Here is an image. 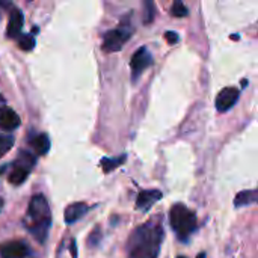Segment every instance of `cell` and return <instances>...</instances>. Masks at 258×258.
I'll use <instances>...</instances> for the list:
<instances>
[{
  "label": "cell",
  "instance_id": "1",
  "mask_svg": "<svg viewBox=\"0 0 258 258\" xmlns=\"http://www.w3.org/2000/svg\"><path fill=\"white\" fill-rule=\"evenodd\" d=\"M163 227L156 222H145L128 237L127 258H157L163 242Z\"/></svg>",
  "mask_w": 258,
  "mask_h": 258
},
{
  "label": "cell",
  "instance_id": "2",
  "mask_svg": "<svg viewBox=\"0 0 258 258\" xmlns=\"http://www.w3.org/2000/svg\"><path fill=\"white\" fill-rule=\"evenodd\" d=\"M24 225L39 243H45L51 227V212L44 195H35L30 200L24 218Z\"/></svg>",
  "mask_w": 258,
  "mask_h": 258
},
{
  "label": "cell",
  "instance_id": "3",
  "mask_svg": "<svg viewBox=\"0 0 258 258\" xmlns=\"http://www.w3.org/2000/svg\"><path fill=\"white\" fill-rule=\"evenodd\" d=\"M169 222L180 240H186L198 228L197 215L183 204L172 206L169 212Z\"/></svg>",
  "mask_w": 258,
  "mask_h": 258
},
{
  "label": "cell",
  "instance_id": "4",
  "mask_svg": "<svg viewBox=\"0 0 258 258\" xmlns=\"http://www.w3.org/2000/svg\"><path fill=\"white\" fill-rule=\"evenodd\" d=\"M35 163H36V157L32 153H27V151L20 153V156L14 162L12 169L9 172V177H8L9 183L14 184V186L23 184L27 180L29 174L32 172Z\"/></svg>",
  "mask_w": 258,
  "mask_h": 258
},
{
  "label": "cell",
  "instance_id": "5",
  "mask_svg": "<svg viewBox=\"0 0 258 258\" xmlns=\"http://www.w3.org/2000/svg\"><path fill=\"white\" fill-rule=\"evenodd\" d=\"M132 35V29L128 27L127 23H122L118 29L109 30L104 38H103V50L107 53H113V51H119L122 48V45L128 41Z\"/></svg>",
  "mask_w": 258,
  "mask_h": 258
},
{
  "label": "cell",
  "instance_id": "6",
  "mask_svg": "<svg viewBox=\"0 0 258 258\" xmlns=\"http://www.w3.org/2000/svg\"><path fill=\"white\" fill-rule=\"evenodd\" d=\"M153 63V57L148 51L147 47H141L135 51V54L132 56L130 60V68H132V79L133 82H136L139 79V76L144 73V70H147L150 65Z\"/></svg>",
  "mask_w": 258,
  "mask_h": 258
},
{
  "label": "cell",
  "instance_id": "7",
  "mask_svg": "<svg viewBox=\"0 0 258 258\" xmlns=\"http://www.w3.org/2000/svg\"><path fill=\"white\" fill-rule=\"evenodd\" d=\"M30 254L29 246L21 240H11L0 245L2 258H27Z\"/></svg>",
  "mask_w": 258,
  "mask_h": 258
},
{
  "label": "cell",
  "instance_id": "8",
  "mask_svg": "<svg viewBox=\"0 0 258 258\" xmlns=\"http://www.w3.org/2000/svg\"><path fill=\"white\" fill-rule=\"evenodd\" d=\"M239 95H240V91L237 88H233V86L224 88L216 97V109L219 112H228L237 103Z\"/></svg>",
  "mask_w": 258,
  "mask_h": 258
},
{
  "label": "cell",
  "instance_id": "9",
  "mask_svg": "<svg viewBox=\"0 0 258 258\" xmlns=\"http://www.w3.org/2000/svg\"><path fill=\"white\" fill-rule=\"evenodd\" d=\"M24 24V17L23 12L18 8H12L9 11V21H8V27H6V36L14 39L18 38L21 35V29Z\"/></svg>",
  "mask_w": 258,
  "mask_h": 258
},
{
  "label": "cell",
  "instance_id": "10",
  "mask_svg": "<svg viewBox=\"0 0 258 258\" xmlns=\"http://www.w3.org/2000/svg\"><path fill=\"white\" fill-rule=\"evenodd\" d=\"M160 198H162V192H160V190H156V189L142 190V192L138 195L136 209H139L141 212H147V210H150Z\"/></svg>",
  "mask_w": 258,
  "mask_h": 258
},
{
  "label": "cell",
  "instance_id": "11",
  "mask_svg": "<svg viewBox=\"0 0 258 258\" xmlns=\"http://www.w3.org/2000/svg\"><path fill=\"white\" fill-rule=\"evenodd\" d=\"M88 210H89V207L85 203H74V204L68 206L65 209V215H63L65 224L71 225V224L77 222L79 219H82L88 213Z\"/></svg>",
  "mask_w": 258,
  "mask_h": 258
},
{
  "label": "cell",
  "instance_id": "12",
  "mask_svg": "<svg viewBox=\"0 0 258 258\" xmlns=\"http://www.w3.org/2000/svg\"><path fill=\"white\" fill-rule=\"evenodd\" d=\"M20 116L9 107H3L0 110V128L5 132H12L20 125Z\"/></svg>",
  "mask_w": 258,
  "mask_h": 258
},
{
  "label": "cell",
  "instance_id": "13",
  "mask_svg": "<svg viewBox=\"0 0 258 258\" xmlns=\"http://www.w3.org/2000/svg\"><path fill=\"white\" fill-rule=\"evenodd\" d=\"M29 144H30V147L33 148V151H35L36 154H39V156L47 154L48 150H50V139H48V136H47L45 133H39V135L33 136V138L29 141Z\"/></svg>",
  "mask_w": 258,
  "mask_h": 258
},
{
  "label": "cell",
  "instance_id": "14",
  "mask_svg": "<svg viewBox=\"0 0 258 258\" xmlns=\"http://www.w3.org/2000/svg\"><path fill=\"white\" fill-rule=\"evenodd\" d=\"M252 203H258V190H246V192H240L236 200H234V206L236 207H243V206H249Z\"/></svg>",
  "mask_w": 258,
  "mask_h": 258
},
{
  "label": "cell",
  "instance_id": "15",
  "mask_svg": "<svg viewBox=\"0 0 258 258\" xmlns=\"http://www.w3.org/2000/svg\"><path fill=\"white\" fill-rule=\"evenodd\" d=\"M125 159H127L125 154H122V156H119V157H115V159L104 157V159L101 160V168H103V171H104L106 174H109V172H112L113 169H116L118 166H121V165L125 162Z\"/></svg>",
  "mask_w": 258,
  "mask_h": 258
},
{
  "label": "cell",
  "instance_id": "16",
  "mask_svg": "<svg viewBox=\"0 0 258 258\" xmlns=\"http://www.w3.org/2000/svg\"><path fill=\"white\" fill-rule=\"evenodd\" d=\"M154 14H156L154 0H144V23L151 24L154 21Z\"/></svg>",
  "mask_w": 258,
  "mask_h": 258
},
{
  "label": "cell",
  "instance_id": "17",
  "mask_svg": "<svg viewBox=\"0 0 258 258\" xmlns=\"http://www.w3.org/2000/svg\"><path fill=\"white\" fill-rule=\"evenodd\" d=\"M18 47L24 51H30L35 47V38L32 35H20L18 38Z\"/></svg>",
  "mask_w": 258,
  "mask_h": 258
},
{
  "label": "cell",
  "instance_id": "18",
  "mask_svg": "<svg viewBox=\"0 0 258 258\" xmlns=\"http://www.w3.org/2000/svg\"><path fill=\"white\" fill-rule=\"evenodd\" d=\"M14 147V138L11 135H0V159Z\"/></svg>",
  "mask_w": 258,
  "mask_h": 258
},
{
  "label": "cell",
  "instance_id": "19",
  "mask_svg": "<svg viewBox=\"0 0 258 258\" xmlns=\"http://www.w3.org/2000/svg\"><path fill=\"white\" fill-rule=\"evenodd\" d=\"M172 15L174 17H177V18H183V17H186L187 14H189V11H187V8H186V5L181 2V0H175L174 2V5H172Z\"/></svg>",
  "mask_w": 258,
  "mask_h": 258
},
{
  "label": "cell",
  "instance_id": "20",
  "mask_svg": "<svg viewBox=\"0 0 258 258\" xmlns=\"http://www.w3.org/2000/svg\"><path fill=\"white\" fill-rule=\"evenodd\" d=\"M165 36H166V41H168L169 44H177V42H178V35H177L175 32H166Z\"/></svg>",
  "mask_w": 258,
  "mask_h": 258
},
{
  "label": "cell",
  "instance_id": "21",
  "mask_svg": "<svg viewBox=\"0 0 258 258\" xmlns=\"http://www.w3.org/2000/svg\"><path fill=\"white\" fill-rule=\"evenodd\" d=\"M5 103V98H3V95L0 94V104H3Z\"/></svg>",
  "mask_w": 258,
  "mask_h": 258
},
{
  "label": "cell",
  "instance_id": "22",
  "mask_svg": "<svg viewBox=\"0 0 258 258\" xmlns=\"http://www.w3.org/2000/svg\"><path fill=\"white\" fill-rule=\"evenodd\" d=\"M197 258H206V254L203 252V254H200V255H198V257H197Z\"/></svg>",
  "mask_w": 258,
  "mask_h": 258
},
{
  "label": "cell",
  "instance_id": "23",
  "mask_svg": "<svg viewBox=\"0 0 258 258\" xmlns=\"http://www.w3.org/2000/svg\"><path fill=\"white\" fill-rule=\"evenodd\" d=\"M2 209H3V200L0 198V210H2Z\"/></svg>",
  "mask_w": 258,
  "mask_h": 258
},
{
  "label": "cell",
  "instance_id": "24",
  "mask_svg": "<svg viewBox=\"0 0 258 258\" xmlns=\"http://www.w3.org/2000/svg\"><path fill=\"white\" fill-rule=\"evenodd\" d=\"M177 258H186V257H177Z\"/></svg>",
  "mask_w": 258,
  "mask_h": 258
}]
</instances>
